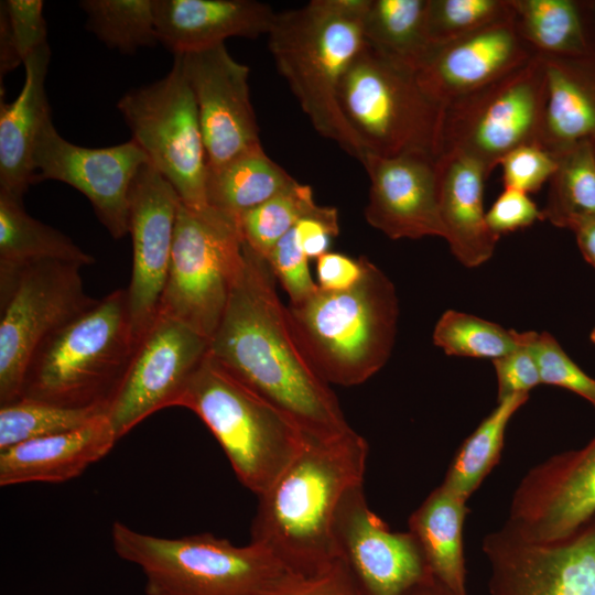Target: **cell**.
Segmentation results:
<instances>
[{"label": "cell", "mask_w": 595, "mask_h": 595, "mask_svg": "<svg viewBox=\"0 0 595 595\" xmlns=\"http://www.w3.org/2000/svg\"><path fill=\"white\" fill-rule=\"evenodd\" d=\"M275 280L267 259L244 242V262L208 351L309 439L343 436L353 429L329 383L298 345Z\"/></svg>", "instance_id": "1"}, {"label": "cell", "mask_w": 595, "mask_h": 595, "mask_svg": "<svg viewBox=\"0 0 595 595\" xmlns=\"http://www.w3.org/2000/svg\"><path fill=\"white\" fill-rule=\"evenodd\" d=\"M368 444L356 431L313 440L260 496L250 542L285 567L314 575L335 562L333 524L344 495L363 484Z\"/></svg>", "instance_id": "2"}, {"label": "cell", "mask_w": 595, "mask_h": 595, "mask_svg": "<svg viewBox=\"0 0 595 595\" xmlns=\"http://www.w3.org/2000/svg\"><path fill=\"white\" fill-rule=\"evenodd\" d=\"M369 0H313L275 12L268 46L275 66L314 129L349 155L364 152L338 104L343 77L363 50Z\"/></svg>", "instance_id": "3"}, {"label": "cell", "mask_w": 595, "mask_h": 595, "mask_svg": "<svg viewBox=\"0 0 595 595\" xmlns=\"http://www.w3.org/2000/svg\"><path fill=\"white\" fill-rule=\"evenodd\" d=\"M294 338L315 371L328 383L365 382L393 349L399 304L394 284L364 257L360 280L344 291L320 289L286 305Z\"/></svg>", "instance_id": "4"}, {"label": "cell", "mask_w": 595, "mask_h": 595, "mask_svg": "<svg viewBox=\"0 0 595 595\" xmlns=\"http://www.w3.org/2000/svg\"><path fill=\"white\" fill-rule=\"evenodd\" d=\"M139 343L126 289H117L39 346L26 367L21 398L107 411Z\"/></svg>", "instance_id": "5"}, {"label": "cell", "mask_w": 595, "mask_h": 595, "mask_svg": "<svg viewBox=\"0 0 595 595\" xmlns=\"http://www.w3.org/2000/svg\"><path fill=\"white\" fill-rule=\"evenodd\" d=\"M176 407L194 412L219 443L239 482L260 496L304 448L307 436L209 351Z\"/></svg>", "instance_id": "6"}, {"label": "cell", "mask_w": 595, "mask_h": 595, "mask_svg": "<svg viewBox=\"0 0 595 595\" xmlns=\"http://www.w3.org/2000/svg\"><path fill=\"white\" fill-rule=\"evenodd\" d=\"M111 542L142 572L145 595H262L286 572L263 545H236L210 533L164 538L116 521Z\"/></svg>", "instance_id": "7"}, {"label": "cell", "mask_w": 595, "mask_h": 595, "mask_svg": "<svg viewBox=\"0 0 595 595\" xmlns=\"http://www.w3.org/2000/svg\"><path fill=\"white\" fill-rule=\"evenodd\" d=\"M338 104L364 155L443 154L445 107L423 89L415 71L366 43L343 77Z\"/></svg>", "instance_id": "8"}, {"label": "cell", "mask_w": 595, "mask_h": 595, "mask_svg": "<svg viewBox=\"0 0 595 595\" xmlns=\"http://www.w3.org/2000/svg\"><path fill=\"white\" fill-rule=\"evenodd\" d=\"M244 242L239 221L212 207L194 210L180 203L159 313L209 340L242 266Z\"/></svg>", "instance_id": "9"}, {"label": "cell", "mask_w": 595, "mask_h": 595, "mask_svg": "<svg viewBox=\"0 0 595 595\" xmlns=\"http://www.w3.org/2000/svg\"><path fill=\"white\" fill-rule=\"evenodd\" d=\"M547 104L544 57L531 60L444 108L443 154L458 151L489 173L511 150L541 145Z\"/></svg>", "instance_id": "10"}, {"label": "cell", "mask_w": 595, "mask_h": 595, "mask_svg": "<svg viewBox=\"0 0 595 595\" xmlns=\"http://www.w3.org/2000/svg\"><path fill=\"white\" fill-rule=\"evenodd\" d=\"M117 108L132 140L169 181L181 203L204 210L207 158L193 90L180 61L163 78L126 93Z\"/></svg>", "instance_id": "11"}, {"label": "cell", "mask_w": 595, "mask_h": 595, "mask_svg": "<svg viewBox=\"0 0 595 595\" xmlns=\"http://www.w3.org/2000/svg\"><path fill=\"white\" fill-rule=\"evenodd\" d=\"M82 266L43 260L0 282V404L21 398L24 375L39 346L98 300L85 291Z\"/></svg>", "instance_id": "12"}, {"label": "cell", "mask_w": 595, "mask_h": 595, "mask_svg": "<svg viewBox=\"0 0 595 595\" xmlns=\"http://www.w3.org/2000/svg\"><path fill=\"white\" fill-rule=\"evenodd\" d=\"M209 340L159 313L141 338L106 415L118 441L151 414L176 403L208 353Z\"/></svg>", "instance_id": "13"}, {"label": "cell", "mask_w": 595, "mask_h": 595, "mask_svg": "<svg viewBox=\"0 0 595 595\" xmlns=\"http://www.w3.org/2000/svg\"><path fill=\"white\" fill-rule=\"evenodd\" d=\"M482 548L490 595H595V518L554 542L528 540L504 524Z\"/></svg>", "instance_id": "14"}, {"label": "cell", "mask_w": 595, "mask_h": 595, "mask_svg": "<svg viewBox=\"0 0 595 595\" xmlns=\"http://www.w3.org/2000/svg\"><path fill=\"white\" fill-rule=\"evenodd\" d=\"M148 162L132 139L105 148L74 144L57 132L52 117L42 126L33 152L35 183L54 180L79 191L115 239L129 234L130 187Z\"/></svg>", "instance_id": "15"}, {"label": "cell", "mask_w": 595, "mask_h": 595, "mask_svg": "<svg viewBox=\"0 0 595 595\" xmlns=\"http://www.w3.org/2000/svg\"><path fill=\"white\" fill-rule=\"evenodd\" d=\"M335 561L363 595H403L432 575L409 532H394L369 507L363 484L343 497L333 524Z\"/></svg>", "instance_id": "16"}, {"label": "cell", "mask_w": 595, "mask_h": 595, "mask_svg": "<svg viewBox=\"0 0 595 595\" xmlns=\"http://www.w3.org/2000/svg\"><path fill=\"white\" fill-rule=\"evenodd\" d=\"M595 518V436L536 465L517 486L506 526L538 542L566 539Z\"/></svg>", "instance_id": "17"}, {"label": "cell", "mask_w": 595, "mask_h": 595, "mask_svg": "<svg viewBox=\"0 0 595 595\" xmlns=\"http://www.w3.org/2000/svg\"><path fill=\"white\" fill-rule=\"evenodd\" d=\"M180 203L174 187L150 162L140 167L129 192L132 274L126 289L129 317L139 342L159 314Z\"/></svg>", "instance_id": "18"}, {"label": "cell", "mask_w": 595, "mask_h": 595, "mask_svg": "<svg viewBox=\"0 0 595 595\" xmlns=\"http://www.w3.org/2000/svg\"><path fill=\"white\" fill-rule=\"evenodd\" d=\"M174 57L195 97L207 167L262 145L250 100L249 67L237 62L225 44Z\"/></svg>", "instance_id": "19"}, {"label": "cell", "mask_w": 595, "mask_h": 595, "mask_svg": "<svg viewBox=\"0 0 595 595\" xmlns=\"http://www.w3.org/2000/svg\"><path fill=\"white\" fill-rule=\"evenodd\" d=\"M360 163L370 180L365 218L371 227L394 240L444 237L436 159L366 153Z\"/></svg>", "instance_id": "20"}, {"label": "cell", "mask_w": 595, "mask_h": 595, "mask_svg": "<svg viewBox=\"0 0 595 595\" xmlns=\"http://www.w3.org/2000/svg\"><path fill=\"white\" fill-rule=\"evenodd\" d=\"M537 54L519 35L512 18L433 45L418 68L416 77L423 89L445 107L508 74Z\"/></svg>", "instance_id": "21"}, {"label": "cell", "mask_w": 595, "mask_h": 595, "mask_svg": "<svg viewBox=\"0 0 595 595\" xmlns=\"http://www.w3.org/2000/svg\"><path fill=\"white\" fill-rule=\"evenodd\" d=\"M158 41L174 55L201 52L232 36L268 35L275 12L256 0H153Z\"/></svg>", "instance_id": "22"}, {"label": "cell", "mask_w": 595, "mask_h": 595, "mask_svg": "<svg viewBox=\"0 0 595 595\" xmlns=\"http://www.w3.org/2000/svg\"><path fill=\"white\" fill-rule=\"evenodd\" d=\"M440 215L453 256L476 268L494 255L499 237L488 227L484 208L488 170L476 159L448 151L437 160Z\"/></svg>", "instance_id": "23"}, {"label": "cell", "mask_w": 595, "mask_h": 595, "mask_svg": "<svg viewBox=\"0 0 595 595\" xmlns=\"http://www.w3.org/2000/svg\"><path fill=\"white\" fill-rule=\"evenodd\" d=\"M117 441L105 413L79 429L12 445L0 451V486L67 482L106 456Z\"/></svg>", "instance_id": "24"}, {"label": "cell", "mask_w": 595, "mask_h": 595, "mask_svg": "<svg viewBox=\"0 0 595 595\" xmlns=\"http://www.w3.org/2000/svg\"><path fill=\"white\" fill-rule=\"evenodd\" d=\"M51 60L48 44L23 63L24 82L12 102L0 100V192L23 201L35 183L33 152L44 122L51 118L45 78Z\"/></svg>", "instance_id": "25"}, {"label": "cell", "mask_w": 595, "mask_h": 595, "mask_svg": "<svg viewBox=\"0 0 595 595\" xmlns=\"http://www.w3.org/2000/svg\"><path fill=\"white\" fill-rule=\"evenodd\" d=\"M543 57L547 104L541 147L556 156L582 141L595 142V60L587 54Z\"/></svg>", "instance_id": "26"}, {"label": "cell", "mask_w": 595, "mask_h": 595, "mask_svg": "<svg viewBox=\"0 0 595 595\" xmlns=\"http://www.w3.org/2000/svg\"><path fill=\"white\" fill-rule=\"evenodd\" d=\"M467 500L443 484L437 486L409 518L430 573L457 595H467L463 527Z\"/></svg>", "instance_id": "27"}, {"label": "cell", "mask_w": 595, "mask_h": 595, "mask_svg": "<svg viewBox=\"0 0 595 595\" xmlns=\"http://www.w3.org/2000/svg\"><path fill=\"white\" fill-rule=\"evenodd\" d=\"M296 182L259 145L217 167H207L206 202L240 223L246 213Z\"/></svg>", "instance_id": "28"}, {"label": "cell", "mask_w": 595, "mask_h": 595, "mask_svg": "<svg viewBox=\"0 0 595 595\" xmlns=\"http://www.w3.org/2000/svg\"><path fill=\"white\" fill-rule=\"evenodd\" d=\"M43 260L88 266L95 258L69 237L31 217L23 201L0 192V282L22 267Z\"/></svg>", "instance_id": "29"}, {"label": "cell", "mask_w": 595, "mask_h": 595, "mask_svg": "<svg viewBox=\"0 0 595 595\" xmlns=\"http://www.w3.org/2000/svg\"><path fill=\"white\" fill-rule=\"evenodd\" d=\"M428 0H369L364 14L365 43L413 71L433 48L426 35Z\"/></svg>", "instance_id": "30"}, {"label": "cell", "mask_w": 595, "mask_h": 595, "mask_svg": "<svg viewBox=\"0 0 595 595\" xmlns=\"http://www.w3.org/2000/svg\"><path fill=\"white\" fill-rule=\"evenodd\" d=\"M528 399L529 394H513L498 400L459 446L442 483L445 487L468 500L499 461L507 425Z\"/></svg>", "instance_id": "31"}, {"label": "cell", "mask_w": 595, "mask_h": 595, "mask_svg": "<svg viewBox=\"0 0 595 595\" xmlns=\"http://www.w3.org/2000/svg\"><path fill=\"white\" fill-rule=\"evenodd\" d=\"M512 4L517 32L538 54H587L580 1L512 0Z\"/></svg>", "instance_id": "32"}, {"label": "cell", "mask_w": 595, "mask_h": 595, "mask_svg": "<svg viewBox=\"0 0 595 595\" xmlns=\"http://www.w3.org/2000/svg\"><path fill=\"white\" fill-rule=\"evenodd\" d=\"M543 218L559 228L595 218V142L582 141L556 155Z\"/></svg>", "instance_id": "33"}, {"label": "cell", "mask_w": 595, "mask_h": 595, "mask_svg": "<svg viewBox=\"0 0 595 595\" xmlns=\"http://www.w3.org/2000/svg\"><path fill=\"white\" fill-rule=\"evenodd\" d=\"M86 29L108 48L132 54L158 41L153 0H83Z\"/></svg>", "instance_id": "34"}, {"label": "cell", "mask_w": 595, "mask_h": 595, "mask_svg": "<svg viewBox=\"0 0 595 595\" xmlns=\"http://www.w3.org/2000/svg\"><path fill=\"white\" fill-rule=\"evenodd\" d=\"M105 413L101 407L71 408L20 398L0 408V451L79 429Z\"/></svg>", "instance_id": "35"}, {"label": "cell", "mask_w": 595, "mask_h": 595, "mask_svg": "<svg viewBox=\"0 0 595 595\" xmlns=\"http://www.w3.org/2000/svg\"><path fill=\"white\" fill-rule=\"evenodd\" d=\"M432 339L446 355L494 360L518 348L522 333L476 315L447 310L436 322Z\"/></svg>", "instance_id": "36"}, {"label": "cell", "mask_w": 595, "mask_h": 595, "mask_svg": "<svg viewBox=\"0 0 595 595\" xmlns=\"http://www.w3.org/2000/svg\"><path fill=\"white\" fill-rule=\"evenodd\" d=\"M317 207L312 188L296 182L240 218L244 240L253 251L266 258L301 218Z\"/></svg>", "instance_id": "37"}, {"label": "cell", "mask_w": 595, "mask_h": 595, "mask_svg": "<svg viewBox=\"0 0 595 595\" xmlns=\"http://www.w3.org/2000/svg\"><path fill=\"white\" fill-rule=\"evenodd\" d=\"M513 15L512 0H428L426 35L440 45Z\"/></svg>", "instance_id": "38"}, {"label": "cell", "mask_w": 595, "mask_h": 595, "mask_svg": "<svg viewBox=\"0 0 595 595\" xmlns=\"http://www.w3.org/2000/svg\"><path fill=\"white\" fill-rule=\"evenodd\" d=\"M42 0L0 2V78L47 43Z\"/></svg>", "instance_id": "39"}, {"label": "cell", "mask_w": 595, "mask_h": 595, "mask_svg": "<svg viewBox=\"0 0 595 595\" xmlns=\"http://www.w3.org/2000/svg\"><path fill=\"white\" fill-rule=\"evenodd\" d=\"M541 383L566 389L595 408V378L587 375L548 332L529 331Z\"/></svg>", "instance_id": "40"}, {"label": "cell", "mask_w": 595, "mask_h": 595, "mask_svg": "<svg viewBox=\"0 0 595 595\" xmlns=\"http://www.w3.org/2000/svg\"><path fill=\"white\" fill-rule=\"evenodd\" d=\"M266 259L275 279L289 294L290 303L303 302L318 290L310 273V259L299 247L293 229L273 246Z\"/></svg>", "instance_id": "41"}, {"label": "cell", "mask_w": 595, "mask_h": 595, "mask_svg": "<svg viewBox=\"0 0 595 595\" xmlns=\"http://www.w3.org/2000/svg\"><path fill=\"white\" fill-rule=\"evenodd\" d=\"M505 188L527 194L539 192L550 181L558 160L539 144H526L511 150L500 161Z\"/></svg>", "instance_id": "42"}, {"label": "cell", "mask_w": 595, "mask_h": 595, "mask_svg": "<svg viewBox=\"0 0 595 595\" xmlns=\"http://www.w3.org/2000/svg\"><path fill=\"white\" fill-rule=\"evenodd\" d=\"M262 595H363L345 566L335 561L314 575L286 571Z\"/></svg>", "instance_id": "43"}, {"label": "cell", "mask_w": 595, "mask_h": 595, "mask_svg": "<svg viewBox=\"0 0 595 595\" xmlns=\"http://www.w3.org/2000/svg\"><path fill=\"white\" fill-rule=\"evenodd\" d=\"M521 345L509 354L491 360L501 400L513 394H529L541 385L537 359L529 344V331L521 332Z\"/></svg>", "instance_id": "44"}, {"label": "cell", "mask_w": 595, "mask_h": 595, "mask_svg": "<svg viewBox=\"0 0 595 595\" xmlns=\"http://www.w3.org/2000/svg\"><path fill=\"white\" fill-rule=\"evenodd\" d=\"M489 229L500 238L501 235L530 227L536 221L544 220L542 209L529 194L505 188L486 212Z\"/></svg>", "instance_id": "45"}, {"label": "cell", "mask_w": 595, "mask_h": 595, "mask_svg": "<svg viewBox=\"0 0 595 595\" xmlns=\"http://www.w3.org/2000/svg\"><path fill=\"white\" fill-rule=\"evenodd\" d=\"M296 242L309 259H317L328 251L331 239L339 232L338 212L332 206H320L301 218L293 228Z\"/></svg>", "instance_id": "46"}, {"label": "cell", "mask_w": 595, "mask_h": 595, "mask_svg": "<svg viewBox=\"0 0 595 595\" xmlns=\"http://www.w3.org/2000/svg\"><path fill=\"white\" fill-rule=\"evenodd\" d=\"M364 272V257L354 259L327 251L316 259L317 285L325 291H344L354 286Z\"/></svg>", "instance_id": "47"}, {"label": "cell", "mask_w": 595, "mask_h": 595, "mask_svg": "<svg viewBox=\"0 0 595 595\" xmlns=\"http://www.w3.org/2000/svg\"><path fill=\"white\" fill-rule=\"evenodd\" d=\"M584 259L595 269V218L576 223L571 229Z\"/></svg>", "instance_id": "48"}, {"label": "cell", "mask_w": 595, "mask_h": 595, "mask_svg": "<svg viewBox=\"0 0 595 595\" xmlns=\"http://www.w3.org/2000/svg\"><path fill=\"white\" fill-rule=\"evenodd\" d=\"M587 55L595 60V0L580 1Z\"/></svg>", "instance_id": "49"}, {"label": "cell", "mask_w": 595, "mask_h": 595, "mask_svg": "<svg viewBox=\"0 0 595 595\" xmlns=\"http://www.w3.org/2000/svg\"><path fill=\"white\" fill-rule=\"evenodd\" d=\"M403 595H457L433 575L428 576Z\"/></svg>", "instance_id": "50"}, {"label": "cell", "mask_w": 595, "mask_h": 595, "mask_svg": "<svg viewBox=\"0 0 595 595\" xmlns=\"http://www.w3.org/2000/svg\"><path fill=\"white\" fill-rule=\"evenodd\" d=\"M589 339L593 344H595V327L589 333Z\"/></svg>", "instance_id": "51"}]
</instances>
